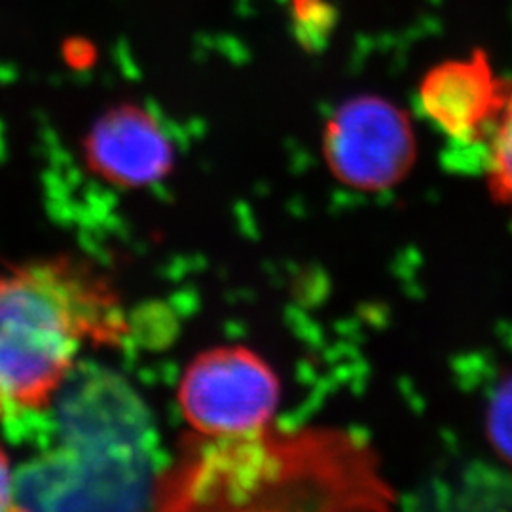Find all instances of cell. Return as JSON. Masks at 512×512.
Instances as JSON below:
<instances>
[{
	"label": "cell",
	"instance_id": "1",
	"mask_svg": "<svg viewBox=\"0 0 512 512\" xmlns=\"http://www.w3.org/2000/svg\"><path fill=\"white\" fill-rule=\"evenodd\" d=\"M395 499L365 437L275 423L224 439L190 433L152 488L160 511H387Z\"/></svg>",
	"mask_w": 512,
	"mask_h": 512
},
{
	"label": "cell",
	"instance_id": "2",
	"mask_svg": "<svg viewBox=\"0 0 512 512\" xmlns=\"http://www.w3.org/2000/svg\"><path fill=\"white\" fill-rule=\"evenodd\" d=\"M131 334L122 294L92 260L67 253L2 268L0 421L44 414L84 351Z\"/></svg>",
	"mask_w": 512,
	"mask_h": 512
},
{
	"label": "cell",
	"instance_id": "3",
	"mask_svg": "<svg viewBox=\"0 0 512 512\" xmlns=\"http://www.w3.org/2000/svg\"><path fill=\"white\" fill-rule=\"evenodd\" d=\"M283 385L255 349L226 344L203 349L177 384V406L192 435L224 439L275 423Z\"/></svg>",
	"mask_w": 512,
	"mask_h": 512
},
{
	"label": "cell",
	"instance_id": "4",
	"mask_svg": "<svg viewBox=\"0 0 512 512\" xmlns=\"http://www.w3.org/2000/svg\"><path fill=\"white\" fill-rule=\"evenodd\" d=\"M321 152L338 183L380 194L403 183L416 165V129L401 105L363 93L332 110L321 133Z\"/></svg>",
	"mask_w": 512,
	"mask_h": 512
},
{
	"label": "cell",
	"instance_id": "5",
	"mask_svg": "<svg viewBox=\"0 0 512 512\" xmlns=\"http://www.w3.org/2000/svg\"><path fill=\"white\" fill-rule=\"evenodd\" d=\"M82 160L101 183L120 190H145L171 175L177 152L152 110L124 101L93 120L82 139Z\"/></svg>",
	"mask_w": 512,
	"mask_h": 512
},
{
	"label": "cell",
	"instance_id": "6",
	"mask_svg": "<svg viewBox=\"0 0 512 512\" xmlns=\"http://www.w3.org/2000/svg\"><path fill=\"white\" fill-rule=\"evenodd\" d=\"M509 84L495 71L492 57L476 48L444 59L421 76V116L456 145H484L505 105Z\"/></svg>",
	"mask_w": 512,
	"mask_h": 512
},
{
	"label": "cell",
	"instance_id": "7",
	"mask_svg": "<svg viewBox=\"0 0 512 512\" xmlns=\"http://www.w3.org/2000/svg\"><path fill=\"white\" fill-rule=\"evenodd\" d=\"M484 175L488 192L512 222V82L505 105L484 143Z\"/></svg>",
	"mask_w": 512,
	"mask_h": 512
},
{
	"label": "cell",
	"instance_id": "8",
	"mask_svg": "<svg viewBox=\"0 0 512 512\" xmlns=\"http://www.w3.org/2000/svg\"><path fill=\"white\" fill-rule=\"evenodd\" d=\"M336 16L330 0H289L294 37L308 50H319L329 42L336 27Z\"/></svg>",
	"mask_w": 512,
	"mask_h": 512
},
{
	"label": "cell",
	"instance_id": "9",
	"mask_svg": "<svg viewBox=\"0 0 512 512\" xmlns=\"http://www.w3.org/2000/svg\"><path fill=\"white\" fill-rule=\"evenodd\" d=\"M486 435L495 454L512 469V376L497 385L490 399Z\"/></svg>",
	"mask_w": 512,
	"mask_h": 512
},
{
	"label": "cell",
	"instance_id": "10",
	"mask_svg": "<svg viewBox=\"0 0 512 512\" xmlns=\"http://www.w3.org/2000/svg\"><path fill=\"white\" fill-rule=\"evenodd\" d=\"M18 478L8 450L0 444V512L19 511Z\"/></svg>",
	"mask_w": 512,
	"mask_h": 512
}]
</instances>
